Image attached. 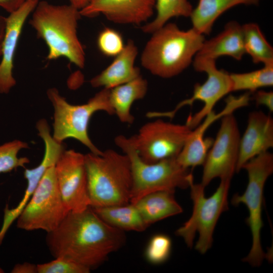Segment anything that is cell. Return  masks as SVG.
Listing matches in <instances>:
<instances>
[{
	"label": "cell",
	"instance_id": "cell-1",
	"mask_svg": "<svg viewBox=\"0 0 273 273\" xmlns=\"http://www.w3.org/2000/svg\"><path fill=\"white\" fill-rule=\"evenodd\" d=\"M125 240L124 231L105 222L90 206L81 212L69 211L46 237L55 258L69 259L90 270L122 247Z\"/></svg>",
	"mask_w": 273,
	"mask_h": 273
},
{
	"label": "cell",
	"instance_id": "cell-2",
	"mask_svg": "<svg viewBox=\"0 0 273 273\" xmlns=\"http://www.w3.org/2000/svg\"><path fill=\"white\" fill-rule=\"evenodd\" d=\"M29 21L37 37L46 43L47 59L64 57L80 68L85 65V54L77 36L79 10L70 5H56L39 1Z\"/></svg>",
	"mask_w": 273,
	"mask_h": 273
},
{
	"label": "cell",
	"instance_id": "cell-3",
	"mask_svg": "<svg viewBox=\"0 0 273 273\" xmlns=\"http://www.w3.org/2000/svg\"><path fill=\"white\" fill-rule=\"evenodd\" d=\"M141 57L142 66L163 78L176 76L192 63L205 41L193 28L182 30L174 23H167L151 33Z\"/></svg>",
	"mask_w": 273,
	"mask_h": 273
},
{
	"label": "cell",
	"instance_id": "cell-4",
	"mask_svg": "<svg viewBox=\"0 0 273 273\" xmlns=\"http://www.w3.org/2000/svg\"><path fill=\"white\" fill-rule=\"evenodd\" d=\"M90 207L130 203L132 187L130 163L123 153L108 149L101 155H84Z\"/></svg>",
	"mask_w": 273,
	"mask_h": 273
},
{
	"label": "cell",
	"instance_id": "cell-5",
	"mask_svg": "<svg viewBox=\"0 0 273 273\" xmlns=\"http://www.w3.org/2000/svg\"><path fill=\"white\" fill-rule=\"evenodd\" d=\"M114 141L130 161L132 176L130 197L131 204L154 192L188 188L194 179L190 168L182 166L176 157L148 163L139 157L130 137L119 135L116 136Z\"/></svg>",
	"mask_w": 273,
	"mask_h": 273
},
{
	"label": "cell",
	"instance_id": "cell-6",
	"mask_svg": "<svg viewBox=\"0 0 273 273\" xmlns=\"http://www.w3.org/2000/svg\"><path fill=\"white\" fill-rule=\"evenodd\" d=\"M110 89L103 88L87 102L82 105L68 103L55 87L49 88L47 94L54 110L53 137L59 142L72 138L80 142L95 154L103 151L92 142L88 133L90 118L97 111L114 114L109 101Z\"/></svg>",
	"mask_w": 273,
	"mask_h": 273
},
{
	"label": "cell",
	"instance_id": "cell-7",
	"mask_svg": "<svg viewBox=\"0 0 273 273\" xmlns=\"http://www.w3.org/2000/svg\"><path fill=\"white\" fill-rule=\"evenodd\" d=\"M231 180L222 179L215 192L209 197L205 196V188L195 184L193 179L190 184V196L193 203L190 218L176 231L187 246L192 248L196 233L199 235L195 249L205 254L211 247L213 234L221 214L228 209V193Z\"/></svg>",
	"mask_w": 273,
	"mask_h": 273
},
{
	"label": "cell",
	"instance_id": "cell-8",
	"mask_svg": "<svg viewBox=\"0 0 273 273\" xmlns=\"http://www.w3.org/2000/svg\"><path fill=\"white\" fill-rule=\"evenodd\" d=\"M243 168L246 170L248 176L246 189L242 195L235 194L231 203L234 206L243 203L249 210L246 221L250 229L252 244L249 254L242 260L253 267H258L266 257L260 241V232L263 225L261 214L264 185L273 172V154L268 151L259 154L245 163Z\"/></svg>",
	"mask_w": 273,
	"mask_h": 273
},
{
	"label": "cell",
	"instance_id": "cell-9",
	"mask_svg": "<svg viewBox=\"0 0 273 273\" xmlns=\"http://www.w3.org/2000/svg\"><path fill=\"white\" fill-rule=\"evenodd\" d=\"M55 166L47 170L17 218L18 229L41 230L48 233L55 230L69 212L59 190Z\"/></svg>",
	"mask_w": 273,
	"mask_h": 273
},
{
	"label": "cell",
	"instance_id": "cell-10",
	"mask_svg": "<svg viewBox=\"0 0 273 273\" xmlns=\"http://www.w3.org/2000/svg\"><path fill=\"white\" fill-rule=\"evenodd\" d=\"M193 129L186 123L158 119L143 125L130 136L140 158L148 163L178 156Z\"/></svg>",
	"mask_w": 273,
	"mask_h": 273
},
{
	"label": "cell",
	"instance_id": "cell-11",
	"mask_svg": "<svg viewBox=\"0 0 273 273\" xmlns=\"http://www.w3.org/2000/svg\"><path fill=\"white\" fill-rule=\"evenodd\" d=\"M240 138L238 124L233 113L223 116L203 164L200 184L204 188L215 178L231 180L236 171Z\"/></svg>",
	"mask_w": 273,
	"mask_h": 273
},
{
	"label": "cell",
	"instance_id": "cell-12",
	"mask_svg": "<svg viewBox=\"0 0 273 273\" xmlns=\"http://www.w3.org/2000/svg\"><path fill=\"white\" fill-rule=\"evenodd\" d=\"M55 169L59 190L68 210L81 212L88 208L90 202L84 155L72 149L65 150Z\"/></svg>",
	"mask_w": 273,
	"mask_h": 273
},
{
	"label": "cell",
	"instance_id": "cell-13",
	"mask_svg": "<svg viewBox=\"0 0 273 273\" xmlns=\"http://www.w3.org/2000/svg\"><path fill=\"white\" fill-rule=\"evenodd\" d=\"M36 127L38 135L44 142V155L38 166L33 168H25L24 170V177L27 180V187L19 204L12 209H9L7 205L4 209V219L0 230V245L8 229L22 212L43 175L49 168L56 165L65 150L63 142L57 141L51 135L50 127L46 119L39 120L36 123Z\"/></svg>",
	"mask_w": 273,
	"mask_h": 273
},
{
	"label": "cell",
	"instance_id": "cell-14",
	"mask_svg": "<svg viewBox=\"0 0 273 273\" xmlns=\"http://www.w3.org/2000/svg\"><path fill=\"white\" fill-rule=\"evenodd\" d=\"M198 72L207 74L206 81L202 84L196 83L194 87L193 95L189 99L179 102L174 110L170 111L173 117L176 112L185 106H191L196 101L203 103L202 108L194 115L188 117L186 124L191 129L195 128L213 111L215 104L222 97L232 92L230 74L223 70L217 68L215 62H208L203 65Z\"/></svg>",
	"mask_w": 273,
	"mask_h": 273
},
{
	"label": "cell",
	"instance_id": "cell-15",
	"mask_svg": "<svg viewBox=\"0 0 273 273\" xmlns=\"http://www.w3.org/2000/svg\"><path fill=\"white\" fill-rule=\"evenodd\" d=\"M250 100V93H244L239 97L230 96L225 100V107L221 111L216 113L213 110L208 114L192 130L183 149L176 157L178 162L187 168L203 165L214 141L212 138H204L207 129L223 116L247 106Z\"/></svg>",
	"mask_w": 273,
	"mask_h": 273
},
{
	"label": "cell",
	"instance_id": "cell-16",
	"mask_svg": "<svg viewBox=\"0 0 273 273\" xmlns=\"http://www.w3.org/2000/svg\"><path fill=\"white\" fill-rule=\"evenodd\" d=\"M39 0H26L17 10L6 17L0 59V93L8 94L15 85L13 70L16 49L25 23Z\"/></svg>",
	"mask_w": 273,
	"mask_h": 273
},
{
	"label": "cell",
	"instance_id": "cell-17",
	"mask_svg": "<svg viewBox=\"0 0 273 273\" xmlns=\"http://www.w3.org/2000/svg\"><path fill=\"white\" fill-rule=\"evenodd\" d=\"M155 8V0H92L79 12L86 17L102 14L114 23L139 25L152 16Z\"/></svg>",
	"mask_w": 273,
	"mask_h": 273
},
{
	"label": "cell",
	"instance_id": "cell-18",
	"mask_svg": "<svg viewBox=\"0 0 273 273\" xmlns=\"http://www.w3.org/2000/svg\"><path fill=\"white\" fill-rule=\"evenodd\" d=\"M247 120L246 128L240 140L237 172L250 159L273 147L272 118L257 111L250 112Z\"/></svg>",
	"mask_w": 273,
	"mask_h": 273
},
{
	"label": "cell",
	"instance_id": "cell-19",
	"mask_svg": "<svg viewBox=\"0 0 273 273\" xmlns=\"http://www.w3.org/2000/svg\"><path fill=\"white\" fill-rule=\"evenodd\" d=\"M245 54L242 26L236 21H230L217 35L205 40L194 58V68L198 71L205 64L215 62L218 57L223 56L240 60Z\"/></svg>",
	"mask_w": 273,
	"mask_h": 273
},
{
	"label": "cell",
	"instance_id": "cell-20",
	"mask_svg": "<svg viewBox=\"0 0 273 273\" xmlns=\"http://www.w3.org/2000/svg\"><path fill=\"white\" fill-rule=\"evenodd\" d=\"M138 54L137 47L133 40H128L112 63L90 79V85L93 87L111 89L139 77L140 70L134 65Z\"/></svg>",
	"mask_w": 273,
	"mask_h": 273
},
{
	"label": "cell",
	"instance_id": "cell-21",
	"mask_svg": "<svg viewBox=\"0 0 273 273\" xmlns=\"http://www.w3.org/2000/svg\"><path fill=\"white\" fill-rule=\"evenodd\" d=\"M133 204L135 205L148 226L160 220L183 212V208L174 198V191L173 190L149 193Z\"/></svg>",
	"mask_w": 273,
	"mask_h": 273
},
{
	"label": "cell",
	"instance_id": "cell-22",
	"mask_svg": "<svg viewBox=\"0 0 273 273\" xmlns=\"http://www.w3.org/2000/svg\"><path fill=\"white\" fill-rule=\"evenodd\" d=\"M148 90V82L140 75L126 83L110 89V104L119 120L131 124L134 117L130 113L131 105L144 98Z\"/></svg>",
	"mask_w": 273,
	"mask_h": 273
},
{
	"label": "cell",
	"instance_id": "cell-23",
	"mask_svg": "<svg viewBox=\"0 0 273 273\" xmlns=\"http://www.w3.org/2000/svg\"><path fill=\"white\" fill-rule=\"evenodd\" d=\"M261 0H199L190 16L192 28L208 35L216 20L230 8L240 4L258 5Z\"/></svg>",
	"mask_w": 273,
	"mask_h": 273
},
{
	"label": "cell",
	"instance_id": "cell-24",
	"mask_svg": "<svg viewBox=\"0 0 273 273\" xmlns=\"http://www.w3.org/2000/svg\"><path fill=\"white\" fill-rule=\"evenodd\" d=\"M91 208L105 222L124 231L142 232L148 227L135 205L130 203Z\"/></svg>",
	"mask_w": 273,
	"mask_h": 273
},
{
	"label": "cell",
	"instance_id": "cell-25",
	"mask_svg": "<svg viewBox=\"0 0 273 273\" xmlns=\"http://www.w3.org/2000/svg\"><path fill=\"white\" fill-rule=\"evenodd\" d=\"M245 53L254 63L264 65L273 63V49L266 39L259 26L248 23L242 26Z\"/></svg>",
	"mask_w": 273,
	"mask_h": 273
},
{
	"label": "cell",
	"instance_id": "cell-26",
	"mask_svg": "<svg viewBox=\"0 0 273 273\" xmlns=\"http://www.w3.org/2000/svg\"><path fill=\"white\" fill-rule=\"evenodd\" d=\"M155 18L142 27L145 33H153L173 17H190L193 9L188 0H155Z\"/></svg>",
	"mask_w": 273,
	"mask_h": 273
},
{
	"label": "cell",
	"instance_id": "cell-27",
	"mask_svg": "<svg viewBox=\"0 0 273 273\" xmlns=\"http://www.w3.org/2000/svg\"><path fill=\"white\" fill-rule=\"evenodd\" d=\"M232 92L248 90L253 93L259 88L273 85V63L264 65L260 69L242 73L230 74Z\"/></svg>",
	"mask_w": 273,
	"mask_h": 273
},
{
	"label": "cell",
	"instance_id": "cell-28",
	"mask_svg": "<svg viewBox=\"0 0 273 273\" xmlns=\"http://www.w3.org/2000/svg\"><path fill=\"white\" fill-rule=\"evenodd\" d=\"M27 143L15 140L0 145V173H8L30 162L26 157H18L20 151L28 148Z\"/></svg>",
	"mask_w": 273,
	"mask_h": 273
},
{
	"label": "cell",
	"instance_id": "cell-29",
	"mask_svg": "<svg viewBox=\"0 0 273 273\" xmlns=\"http://www.w3.org/2000/svg\"><path fill=\"white\" fill-rule=\"evenodd\" d=\"M97 44L100 52L107 57H115L124 48L122 35L117 30L106 27L99 34Z\"/></svg>",
	"mask_w": 273,
	"mask_h": 273
},
{
	"label": "cell",
	"instance_id": "cell-30",
	"mask_svg": "<svg viewBox=\"0 0 273 273\" xmlns=\"http://www.w3.org/2000/svg\"><path fill=\"white\" fill-rule=\"evenodd\" d=\"M171 248L170 239L166 235L158 234L150 240L145 254L147 260L153 264L165 261L170 255Z\"/></svg>",
	"mask_w": 273,
	"mask_h": 273
},
{
	"label": "cell",
	"instance_id": "cell-31",
	"mask_svg": "<svg viewBox=\"0 0 273 273\" xmlns=\"http://www.w3.org/2000/svg\"><path fill=\"white\" fill-rule=\"evenodd\" d=\"M37 273H88L90 269L69 259L58 257L50 262L37 264Z\"/></svg>",
	"mask_w": 273,
	"mask_h": 273
},
{
	"label": "cell",
	"instance_id": "cell-32",
	"mask_svg": "<svg viewBox=\"0 0 273 273\" xmlns=\"http://www.w3.org/2000/svg\"><path fill=\"white\" fill-rule=\"evenodd\" d=\"M253 98L256 106H264L270 112L273 111V92L257 90L253 92Z\"/></svg>",
	"mask_w": 273,
	"mask_h": 273
},
{
	"label": "cell",
	"instance_id": "cell-33",
	"mask_svg": "<svg viewBox=\"0 0 273 273\" xmlns=\"http://www.w3.org/2000/svg\"><path fill=\"white\" fill-rule=\"evenodd\" d=\"M26 0H0V7L9 14L18 9Z\"/></svg>",
	"mask_w": 273,
	"mask_h": 273
},
{
	"label": "cell",
	"instance_id": "cell-34",
	"mask_svg": "<svg viewBox=\"0 0 273 273\" xmlns=\"http://www.w3.org/2000/svg\"><path fill=\"white\" fill-rule=\"evenodd\" d=\"M12 273H37V265L25 262L16 264L12 269Z\"/></svg>",
	"mask_w": 273,
	"mask_h": 273
},
{
	"label": "cell",
	"instance_id": "cell-35",
	"mask_svg": "<svg viewBox=\"0 0 273 273\" xmlns=\"http://www.w3.org/2000/svg\"><path fill=\"white\" fill-rule=\"evenodd\" d=\"M92 0H69L70 4L79 10L85 7Z\"/></svg>",
	"mask_w": 273,
	"mask_h": 273
},
{
	"label": "cell",
	"instance_id": "cell-36",
	"mask_svg": "<svg viewBox=\"0 0 273 273\" xmlns=\"http://www.w3.org/2000/svg\"><path fill=\"white\" fill-rule=\"evenodd\" d=\"M5 25L6 17L0 15V59L1 56L2 45L5 32Z\"/></svg>",
	"mask_w": 273,
	"mask_h": 273
},
{
	"label": "cell",
	"instance_id": "cell-37",
	"mask_svg": "<svg viewBox=\"0 0 273 273\" xmlns=\"http://www.w3.org/2000/svg\"><path fill=\"white\" fill-rule=\"evenodd\" d=\"M4 272V270L0 267V273H3Z\"/></svg>",
	"mask_w": 273,
	"mask_h": 273
}]
</instances>
